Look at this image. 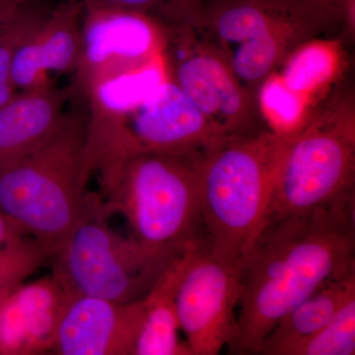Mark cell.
Instances as JSON below:
<instances>
[{"instance_id": "6da1fadb", "label": "cell", "mask_w": 355, "mask_h": 355, "mask_svg": "<svg viewBox=\"0 0 355 355\" xmlns=\"http://www.w3.org/2000/svg\"><path fill=\"white\" fill-rule=\"evenodd\" d=\"M354 191L261 229L237 263L239 316L230 354H253L280 319L355 268Z\"/></svg>"}, {"instance_id": "7a4b0ae2", "label": "cell", "mask_w": 355, "mask_h": 355, "mask_svg": "<svg viewBox=\"0 0 355 355\" xmlns=\"http://www.w3.org/2000/svg\"><path fill=\"white\" fill-rule=\"evenodd\" d=\"M88 110L65 112L55 130L0 171V211L41 243L50 258L78 222L103 202L88 193Z\"/></svg>"}, {"instance_id": "3957f363", "label": "cell", "mask_w": 355, "mask_h": 355, "mask_svg": "<svg viewBox=\"0 0 355 355\" xmlns=\"http://www.w3.org/2000/svg\"><path fill=\"white\" fill-rule=\"evenodd\" d=\"M287 135L266 128L223 139L202 155L200 221L209 251L237 265L258 234Z\"/></svg>"}, {"instance_id": "277c9868", "label": "cell", "mask_w": 355, "mask_h": 355, "mask_svg": "<svg viewBox=\"0 0 355 355\" xmlns=\"http://www.w3.org/2000/svg\"><path fill=\"white\" fill-rule=\"evenodd\" d=\"M193 20L256 103L266 77L300 44L335 38L330 32L347 27L335 11L310 0H202Z\"/></svg>"}, {"instance_id": "5b68a950", "label": "cell", "mask_w": 355, "mask_h": 355, "mask_svg": "<svg viewBox=\"0 0 355 355\" xmlns=\"http://www.w3.org/2000/svg\"><path fill=\"white\" fill-rule=\"evenodd\" d=\"M354 91L343 83L298 130L287 135L259 232L279 219L324 207L354 191Z\"/></svg>"}, {"instance_id": "8992f818", "label": "cell", "mask_w": 355, "mask_h": 355, "mask_svg": "<svg viewBox=\"0 0 355 355\" xmlns=\"http://www.w3.org/2000/svg\"><path fill=\"white\" fill-rule=\"evenodd\" d=\"M203 154H135L102 189L103 211L123 214L132 237L149 249L183 251L202 234Z\"/></svg>"}, {"instance_id": "52a82bcc", "label": "cell", "mask_w": 355, "mask_h": 355, "mask_svg": "<svg viewBox=\"0 0 355 355\" xmlns=\"http://www.w3.org/2000/svg\"><path fill=\"white\" fill-rule=\"evenodd\" d=\"M103 202L78 222L51 257V277L67 297L132 303L146 297L182 252L149 249L106 222Z\"/></svg>"}, {"instance_id": "ba28073f", "label": "cell", "mask_w": 355, "mask_h": 355, "mask_svg": "<svg viewBox=\"0 0 355 355\" xmlns=\"http://www.w3.org/2000/svg\"><path fill=\"white\" fill-rule=\"evenodd\" d=\"M164 34L163 57L168 76L221 137L268 128L256 101L242 87L218 46L197 21L164 29Z\"/></svg>"}, {"instance_id": "9c48e42d", "label": "cell", "mask_w": 355, "mask_h": 355, "mask_svg": "<svg viewBox=\"0 0 355 355\" xmlns=\"http://www.w3.org/2000/svg\"><path fill=\"white\" fill-rule=\"evenodd\" d=\"M239 301L237 266L214 256L203 235L198 236L189 247L176 295L180 329L193 355H216L230 345Z\"/></svg>"}, {"instance_id": "30bf717a", "label": "cell", "mask_w": 355, "mask_h": 355, "mask_svg": "<svg viewBox=\"0 0 355 355\" xmlns=\"http://www.w3.org/2000/svg\"><path fill=\"white\" fill-rule=\"evenodd\" d=\"M81 57L70 84L83 101L90 88L107 77L139 69L162 55L164 29L146 14L84 9Z\"/></svg>"}, {"instance_id": "8fae6325", "label": "cell", "mask_w": 355, "mask_h": 355, "mask_svg": "<svg viewBox=\"0 0 355 355\" xmlns=\"http://www.w3.org/2000/svg\"><path fill=\"white\" fill-rule=\"evenodd\" d=\"M128 130L137 153H205L223 139L170 78L130 114Z\"/></svg>"}, {"instance_id": "7c38bea8", "label": "cell", "mask_w": 355, "mask_h": 355, "mask_svg": "<svg viewBox=\"0 0 355 355\" xmlns=\"http://www.w3.org/2000/svg\"><path fill=\"white\" fill-rule=\"evenodd\" d=\"M144 314V299L132 303L97 297L70 299L51 352L60 355H133Z\"/></svg>"}, {"instance_id": "4fadbf2b", "label": "cell", "mask_w": 355, "mask_h": 355, "mask_svg": "<svg viewBox=\"0 0 355 355\" xmlns=\"http://www.w3.org/2000/svg\"><path fill=\"white\" fill-rule=\"evenodd\" d=\"M69 302L51 275L14 289L0 300V354L51 352Z\"/></svg>"}, {"instance_id": "5bb4252c", "label": "cell", "mask_w": 355, "mask_h": 355, "mask_svg": "<svg viewBox=\"0 0 355 355\" xmlns=\"http://www.w3.org/2000/svg\"><path fill=\"white\" fill-rule=\"evenodd\" d=\"M83 12L80 0H67L51 7L14 60L12 81L16 90L49 83V72H76L83 46Z\"/></svg>"}, {"instance_id": "9a60e30c", "label": "cell", "mask_w": 355, "mask_h": 355, "mask_svg": "<svg viewBox=\"0 0 355 355\" xmlns=\"http://www.w3.org/2000/svg\"><path fill=\"white\" fill-rule=\"evenodd\" d=\"M343 50L340 38L309 40L292 51L261 86L310 116L343 83L347 67Z\"/></svg>"}, {"instance_id": "2e32d148", "label": "cell", "mask_w": 355, "mask_h": 355, "mask_svg": "<svg viewBox=\"0 0 355 355\" xmlns=\"http://www.w3.org/2000/svg\"><path fill=\"white\" fill-rule=\"evenodd\" d=\"M73 100L71 89L50 83L22 91L0 107V171L27 155L51 135Z\"/></svg>"}, {"instance_id": "e0dca14e", "label": "cell", "mask_w": 355, "mask_h": 355, "mask_svg": "<svg viewBox=\"0 0 355 355\" xmlns=\"http://www.w3.org/2000/svg\"><path fill=\"white\" fill-rule=\"evenodd\" d=\"M355 298V268L334 277L279 320L253 354L291 355Z\"/></svg>"}, {"instance_id": "ac0fdd59", "label": "cell", "mask_w": 355, "mask_h": 355, "mask_svg": "<svg viewBox=\"0 0 355 355\" xmlns=\"http://www.w3.org/2000/svg\"><path fill=\"white\" fill-rule=\"evenodd\" d=\"M191 241L144 298L146 314L133 355H193L188 343L180 338L181 329L176 309L178 287L186 268Z\"/></svg>"}, {"instance_id": "d6986e66", "label": "cell", "mask_w": 355, "mask_h": 355, "mask_svg": "<svg viewBox=\"0 0 355 355\" xmlns=\"http://www.w3.org/2000/svg\"><path fill=\"white\" fill-rule=\"evenodd\" d=\"M51 7L49 0H30L14 7L0 19V107L17 94L12 81L14 60Z\"/></svg>"}, {"instance_id": "ffe728a7", "label": "cell", "mask_w": 355, "mask_h": 355, "mask_svg": "<svg viewBox=\"0 0 355 355\" xmlns=\"http://www.w3.org/2000/svg\"><path fill=\"white\" fill-rule=\"evenodd\" d=\"M355 298L336 312L323 328L292 350L291 355H354Z\"/></svg>"}, {"instance_id": "44dd1931", "label": "cell", "mask_w": 355, "mask_h": 355, "mask_svg": "<svg viewBox=\"0 0 355 355\" xmlns=\"http://www.w3.org/2000/svg\"><path fill=\"white\" fill-rule=\"evenodd\" d=\"M49 260L50 254L46 248L32 236L0 248V300Z\"/></svg>"}, {"instance_id": "7402d4cb", "label": "cell", "mask_w": 355, "mask_h": 355, "mask_svg": "<svg viewBox=\"0 0 355 355\" xmlns=\"http://www.w3.org/2000/svg\"><path fill=\"white\" fill-rule=\"evenodd\" d=\"M84 9H111L146 14L164 29L188 23L202 0H80Z\"/></svg>"}, {"instance_id": "603a6c76", "label": "cell", "mask_w": 355, "mask_h": 355, "mask_svg": "<svg viewBox=\"0 0 355 355\" xmlns=\"http://www.w3.org/2000/svg\"><path fill=\"white\" fill-rule=\"evenodd\" d=\"M310 1L335 11L345 20L350 29L354 28L355 0H310Z\"/></svg>"}, {"instance_id": "cb8c5ba5", "label": "cell", "mask_w": 355, "mask_h": 355, "mask_svg": "<svg viewBox=\"0 0 355 355\" xmlns=\"http://www.w3.org/2000/svg\"><path fill=\"white\" fill-rule=\"evenodd\" d=\"M25 236L29 235L0 211V248L17 242Z\"/></svg>"}, {"instance_id": "d4e9b609", "label": "cell", "mask_w": 355, "mask_h": 355, "mask_svg": "<svg viewBox=\"0 0 355 355\" xmlns=\"http://www.w3.org/2000/svg\"><path fill=\"white\" fill-rule=\"evenodd\" d=\"M30 0H0V19L14 7Z\"/></svg>"}]
</instances>
